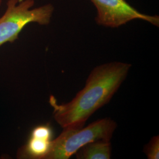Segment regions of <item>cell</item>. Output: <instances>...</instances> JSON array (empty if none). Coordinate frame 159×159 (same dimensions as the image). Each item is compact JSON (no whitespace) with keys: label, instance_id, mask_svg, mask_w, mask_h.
I'll return each mask as SVG.
<instances>
[{"label":"cell","instance_id":"cell-1","mask_svg":"<svg viewBox=\"0 0 159 159\" xmlns=\"http://www.w3.org/2000/svg\"><path fill=\"white\" fill-rule=\"evenodd\" d=\"M131 67L130 64L119 61L102 64L91 71L84 87L70 102L59 104L51 96L49 102L54 119L62 128L70 125L84 126L93 114L110 102Z\"/></svg>","mask_w":159,"mask_h":159},{"label":"cell","instance_id":"cell-2","mask_svg":"<svg viewBox=\"0 0 159 159\" xmlns=\"http://www.w3.org/2000/svg\"><path fill=\"white\" fill-rule=\"evenodd\" d=\"M117 126L113 120L104 118L97 120L85 128L79 125L63 127L59 136L52 140L45 159H68L89 143L99 140H111Z\"/></svg>","mask_w":159,"mask_h":159},{"label":"cell","instance_id":"cell-3","mask_svg":"<svg viewBox=\"0 0 159 159\" xmlns=\"http://www.w3.org/2000/svg\"><path fill=\"white\" fill-rule=\"evenodd\" d=\"M34 0H9L6 12L0 18V47L18 39L24 27L31 23L48 25L54 11L52 4L31 9Z\"/></svg>","mask_w":159,"mask_h":159},{"label":"cell","instance_id":"cell-4","mask_svg":"<svg viewBox=\"0 0 159 159\" xmlns=\"http://www.w3.org/2000/svg\"><path fill=\"white\" fill-rule=\"evenodd\" d=\"M96 8L97 24L118 28L134 20H141L159 27V16H150L137 10L125 0H90Z\"/></svg>","mask_w":159,"mask_h":159},{"label":"cell","instance_id":"cell-5","mask_svg":"<svg viewBox=\"0 0 159 159\" xmlns=\"http://www.w3.org/2000/svg\"><path fill=\"white\" fill-rule=\"evenodd\" d=\"M52 140L31 134L27 143L19 150L20 159H45L51 147Z\"/></svg>","mask_w":159,"mask_h":159},{"label":"cell","instance_id":"cell-6","mask_svg":"<svg viewBox=\"0 0 159 159\" xmlns=\"http://www.w3.org/2000/svg\"><path fill=\"white\" fill-rule=\"evenodd\" d=\"M77 159H110L111 154L110 140H99L89 143L74 154Z\"/></svg>","mask_w":159,"mask_h":159},{"label":"cell","instance_id":"cell-7","mask_svg":"<svg viewBox=\"0 0 159 159\" xmlns=\"http://www.w3.org/2000/svg\"><path fill=\"white\" fill-rule=\"evenodd\" d=\"M144 152L148 159H159V136L151 138L150 142L144 146Z\"/></svg>","mask_w":159,"mask_h":159},{"label":"cell","instance_id":"cell-8","mask_svg":"<svg viewBox=\"0 0 159 159\" xmlns=\"http://www.w3.org/2000/svg\"><path fill=\"white\" fill-rule=\"evenodd\" d=\"M1 1H2V0H0V6H1Z\"/></svg>","mask_w":159,"mask_h":159}]
</instances>
